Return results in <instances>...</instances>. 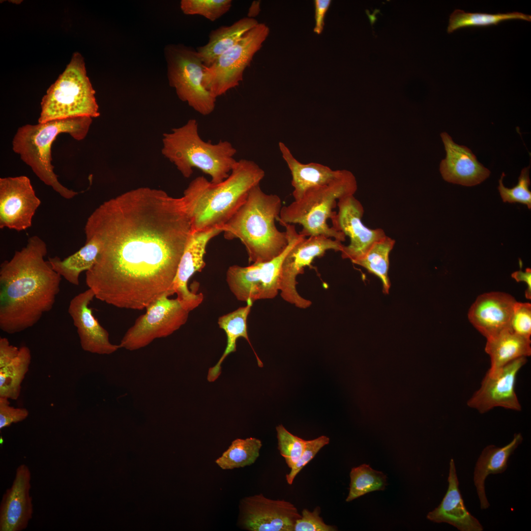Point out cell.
<instances>
[{
  "mask_svg": "<svg viewBox=\"0 0 531 531\" xmlns=\"http://www.w3.org/2000/svg\"><path fill=\"white\" fill-rule=\"evenodd\" d=\"M279 148L290 170L294 200L300 199L308 190L327 184L340 174L341 170H333L329 167L315 162L304 164L298 161L289 148L282 142Z\"/></svg>",
  "mask_w": 531,
  "mask_h": 531,
  "instance_id": "cell-24",
  "label": "cell"
},
{
  "mask_svg": "<svg viewBox=\"0 0 531 531\" xmlns=\"http://www.w3.org/2000/svg\"><path fill=\"white\" fill-rule=\"evenodd\" d=\"M164 53L169 85L179 99L202 115L212 113L216 98L203 86L205 66L197 50L182 44H170Z\"/></svg>",
  "mask_w": 531,
  "mask_h": 531,
  "instance_id": "cell-9",
  "label": "cell"
},
{
  "mask_svg": "<svg viewBox=\"0 0 531 531\" xmlns=\"http://www.w3.org/2000/svg\"><path fill=\"white\" fill-rule=\"evenodd\" d=\"M237 150L228 141L216 144L205 142L199 134L197 120L190 119L182 126L163 134L161 153L186 177L197 168L218 184L227 178L237 160Z\"/></svg>",
  "mask_w": 531,
  "mask_h": 531,
  "instance_id": "cell-5",
  "label": "cell"
},
{
  "mask_svg": "<svg viewBox=\"0 0 531 531\" xmlns=\"http://www.w3.org/2000/svg\"><path fill=\"white\" fill-rule=\"evenodd\" d=\"M530 166L524 168L521 171L518 178V182L512 188L505 187L502 183V179L505 176L504 173L499 179L498 188L504 202L520 203L526 205L529 209L531 208V192L529 190L531 181L529 177Z\"/></svg>",
  "mask_w": 531,
  "mask_h": 531,
  "instance_id": "cell-37",
  "label": "cell"
},
{
  "mask_svg": "<svg viewBox=\"0 0 531 531\" xmlns=\"http://www.w3.org/2000/svg\"><path fill=\"white\" fill-rule=\"evenodd\" d=\"M265 175L255 162L242 159L237 160L229 177L218 184L203 176L194 179L182 196L191 219L192 233L219 228L225 224Z\"/></svg>",
  "mask_w": 531,
  "mask_h": 531,
  "instance_id": "cell-3",
  "label": "cell"
},
{
  "mask_svg": "<svg viewBox=\"0 0 531 531\" xmlns=\"http://www.w3.org/2000/svg\"><path fill=\"white\" fill-rule=\"evenodd\" d=\"M344 245L338 240L324 236H302L286 255L281 266L279 291L282 298L295 307L305 309L312 304L297 292L296 278L313 260L327 250L341 252Z\"/></svg>",
  "mask_w": 531,
  "mask_h": 531,
  "instance_id": "cell-13",
  "label": "cell"
},
{
  "mask_svg": "<svg viewBox=\"0 0 531 531\" xmlns=\"http://www.w3.org/2000/svg\"><path fill=\"white\" fill-rule=\"evenodd\" d=\"M222 231L218 228L192 233L188 243L182 255L172 286L170 295L177 294L190 310L198 307L204 299L203 294H195L188 289V283L196 272L205 267L204 257L208 242Z\"/></svg>",
  "mask_w": 531,
  "mask_h": 531,
  "instance_id": "cell-18",
  "label": "cell"
},
{
  "mask_svg": "<svg viewBox=\"0 0 531 531\" xmlns=\"http://www.w3.org/2000/svg\"><path fill=\"white\" fill-rule=\"evenodd\" d=\"M252 303L220 317L218 324L224 330L227 336V345L224 353L213 367L209 369L207 380L210 382L215 381L221 374V364L225 358L236 350V341L240 337L245 339L251 346L247 332V321L250 312Z\"/></svg>",
  "mask_w": 531,
  "mask_h": 531,
  "instance_id": "cell-29",
  "label": "cell"
},
{
  "mask_svg": "<svg viewBox=\"0 0 531 531\" xmlns=\"http://www.w3.org/2000/svg\"><path fill=\"white\" fill-rule=\"evenodd\" d=\"M20 348L11 345L5 337L0 338V368L10 362L19 354Z\"/></svg>",
  "mask_w": 531,
  "mask_h": 531,
  "instance_id": "cell-43",
  "label": "cell"
},
{
  "mask_svg": "<svg viewBox=\"0 0 531 531\" xmlns=\"http://www.w3.org/2000/svg\"><path fill=\"white\" fill-rule=\"evenodd\" d=\"M92 118L79 117L24 125L18 129L13 137V150L44 184L63 198L71 199L78 192L68 189L58 180L52 164V145L61 133H68L78 141L83 140L88 132Z\"/></svg>",
  "mask_w": 531,
  "mask_h": 531,
  "instance_id": "cell-6",
  "label": "cell"
},
{
  "mask_svg": "<svg viewBox=\"0 0 531 531\" xmlns=\"http://www.w3.org/2000/svg\"><path fill=\"white\" fill-rule=\"evenodd\" d=\"M30 361V349L22 346L18 355L11 362L0 368V397L12 400L18 398L21 384L29 370Z\"/></svg>",
  "mask_w": 531,
  "mask_h": 531,
  "instance_id": "cell-31",
  "label": "cell"
},
{
  "mask_svg": "<svg viewBox=\"0 0 531 531\" xmlns=\"http://www.w3.org/2000/svg\"><path fill=\"white\" fill-rule=\"evenodd\" d=\"M331 2L330 0H315L314 1L315 25L314 31L318 34H321L324 30L325 16Z\"/></svg>",
  "mask_w": 531,
  "mask_h": 531,
  "instance_id": "cell-42",
  "label": "cell"
},
{
  "mask_svg": "<svg viewBox=\"0 0 531 531\" xmlns=\"http://www.w3.org/2000/svg\"><path fill=\"white\" fill-rule=\"evenodd\" d=\"M521 433L515 434L512 440L506 445L498 447L489 445L482 450L477 459L473 472V481L481 509L489 506L485 491V481L491 474L501 473L506 471L510 456L523 441Z\"/></svg>",
  "mask_w": 531,
  "mask_h": 531,
  "instance_id": "cell-25",
  "label": "cell"
},
{
  "mask_svg": "<svg viewBox=\"0 0 531 531\" xmlns=\"http://www.w3.org/2000/svg\"><path fill=\"white\" fill-rule=\"evenodd\" d=\"M262 446L261 441L255 438L236 439L215 463L224 470L251 465L259 456Z\"/></svg>",
  "mask_w": 531,
  "mask_h": 531,
  "instance_id": "cell-32",
  "label": "cell"
},
{
  "mask_svg": "<svg viewBox=\"0 0 531 531\" xmlns=\"http://www.w3.org/2000/svg\"><path fill=\"white\" fill-rule=\"evenodd\" d=\"M31 473L25 464L17 468L11 486L3 494L0 506V531H21L32 517L30 495Z\"/></svg>",
  "mask_w": 531,
  "mask_h": 531,
  "instance_id": "cell-21",
  "label": "cell"
},
{
  "mask_svg": "<svg viewBox=\"0 0 531 531\" xmlns=\"http://www.w3.org/2000/svg\"><path fill=\"white\" fill-rule=\"evenodd\" d=\"M84 231L100 246L86 272L88 288L102 302L138 310L170 290L192 234L183 197L146 187L103 203Z\"/></svg>",
  "mask_w": 531,
  "mask_h": 531,
  "instance_id": "cell-1",
  "label": "cell"
},
{
  "mask_svg": "<svg viewBox=\"0 0 531 531\" xmlns=\"http://www.w3.org/2000/svg\"><path fill=\"white\" fill-rule=\"evenodd\" d=\"M278 449L291 468L298 461L305 448V440L289 432L282 425L276 426Z\"/></svg>",
  "mask_w": 531,
  "mask_h": 531,
  "instance_id": "cell-36",
  "label": "cell"
},
{
  "mask_svg": "<svg viewBox=\"0 0 531 531\" xmlns=\"http://www.w3.org/2000/svg\"><path fill=\"white\" fill-rule=\"evenodd\" d=\"M357 183L354 175L343 170L340 175L329 183L311 188L302 197L282 207L277 220L282 224H299V233L304 237L324 236L341 242L345 241L343 233L327 224L335 211L336 200L354 195Z\"/></svg>",
  "mask_w": 531,
  "mask_h": 531,
  "instance_id": "cell-7",
  "label": "cell"
},
{
  "mask_svg": "<svg viewBox=\"0 0 531 531\" xmlns=\"http://www.w3.org/2000/svg\"><path fill=\"white\" fill-rule=\"evenodd\" d=\"M526 362V357H520L507 363L494 375L487 372L480 388L468 401V406L481 413L495 407L521 411L515 385L517 375Z\"/></svg>",
  "mask_w": 531,
  "mask_h": 531,
  "instance_id": "cell-17",
  "label": "cell"
},
{
  "mask_svg": "<svg viewBox=\"0 0 531 531\" xmlns=\"http://www.w3.org/2000/svg\"><path fill=\"white\" fill-rule=\"evenodd\" d=\"M8 399L0 397V429L23 421L29 415L26 409L10 406Z\"/></svg>",
  "mask_w": 531,
  "mask_h": 531,
  "instance_id": "cell-41",
  "label": "cell"
},
{
  "mask_svg": "<svg viewBox=\"0 0 531 531\" xmlns=\"http://www.w3.org/2000/svg\"><path fill=\"white\" fill-rule=\"evenodd\" d=\"M100 250L99 242L94 238L86 237L85 245L67 257H48L53 269L70 284L78 286L79 276L83 271L89 270L95 264Z\"/></svg>",
  "mask_w": 531,
  "mask_h": 531,
  "instance_id": "cell-28",
  "label": "cell"
},
{
  "mask_svg": "<svg viewBox=\"0 0 531 531\" xmlns=\"http://www.w3.org/2000/svg\"><path fill=\"white\" fill-rule=\"evenodd\" d=\"M282 207L278 195L266 194L258 185L249 191L243 205L219 228L226 239L241 241L250 263L269 261L288 244L286 231H279L275 225Z\"/></svg>",
  "mask_w": 531,
  "mask_h": 531,
  "instance_id": "cell-4",
  "label": "cell"
},
{
  "mask_svg": "<svg viewBox=\"0 0 531 531\" xmlns=\"http://www.w3.org/2000/svg\"><path fill=\"white\" fill-rule=\"evenodd\" d=\"M95 91L87 75L82 55L73 54L64 71L47 89L41 102L38 123L100 115Z\"/></svg>",
  "mask_w": 531,
  "mask_h": 531,
  "instance_id": "cell-8",
  "label": "cell"
},
{
  "mask_svg": "<svg viewBox=\"0 0 531 531\" xmlns=\"http://www.w3.org/2000/svg\"><path fill=\"white\" fill-rule=\"evenodd\" d=\"M94 297V293L90 288L79 293L70 300L68 312L76 328L83 350L93 354H110L120 347L110 342L109 333L94 316L89 306Z\"/></svg>",
  "mask_w": 531,
  "mask_h": 531,
  "instance_id": "cell-19",
  "label": "cell"
},
{
  "mask_svg": "<svg viewBox=\"0 0 531 531\" xmlns=\"http://www.w3.org/2000/svg\"><path fill=\"white\" fill-rule=\"evenodd\" d=\"M259 3L260 2L257 1H253L252 2L251 6L249 9L247 16L248 17L254 18L253 17L258 14L260 11Z\"/></svg>",
  "mask_w": 531,
  "mask_h": 531,
  "instance_id": "cell-45",
  "label": "cell"
},
{
  "mask_svg": "<svg viewBox=\"0 0 531 531\" xmlns=\"http://www.w3.org/2000/svg\"><path fill=\"white\" fill-rule=\"evenodd\" d=\"M510 20L531 22V16L519 12L492 14L466 12L462 10L456 9L450 15L447 31L448 33H451L463 28L496 26L503 21Z\"/></svg>",
  "mask_w": 531,
  "mask_h": 531,
  "instance_id": "cell-33",
  "label": "cell"
},
{
  "mask_svg": "<svg viewBox=\"0 0 531 531\" xmlns=\"http://www.w3.org/2000/svg\"><path fill=\"white\" fill-rule=\"evenodd\" d=\"M448 482L447 491L440 504L428 513L427 518L435 523H447L460 531H482V525L464 504L453 459L449 462Z\"/></svg>",
  "mask_w": 531,
  "mask_h": 531,
  "instance_id": "cell-23",
  "label": "cell"
},
{
  "mask_svg": "<svg viewBox=\"0 0 531 531\" xmlns=\"http://www.w3.org/2000/svg\"><path fill=\"white\" fill-rule=\"evenodd\" d=\"M446 151V157L440 164V170L445 181L472 186L489 177L490 171L479 163L467 147L455 143L446 132L441 134Z\"/></svg>",
  "mask_w": 531,
  "mask_h": 531,
  "instance_id": "cell-22",
  "label": "cell"
},
{
  "mask_svg": "<svg viewBox=\"0 0 531 531\" xmlns=\"http://www.w3.org/2000/svg\"><path fill=\"white\" fill-rule=\"evenodd\" d=\"M40 205L28 177L0 178V229L20 232L30 228Z\"/></svg>",
  "mask_w": 531,
  "mask_h": 531,
  "instance_id": "cell-15",
  "label": "cell"
},
{
  "mask_svg": "<svg viewBox=\"0 0 531 531\" xmlns=\"http://www.w3.org/2000/svg\"><path fill=\"white\" fill-rule=\"evenodd\" d=\"M395 243L394 239L387 236L375 242L361 258L352 262L366 269L381 281L383 292L389 293L390 282L388 277L389 256Z\"/></svg>",
  "mask_w": 531,
  "mask_h": 531,
  "instance_id": "cell-30",
  "label": "cell"
},
{
  "mask_svg": "<svg viewBox=\"0 0 531 531\" xmlns=\"http://www.w3.org/2000/svg\"><path fill=\"white\" fill-rule=\"evenodd\" d=\"M269 33L268 27L259 23L209 66H205L203 79L204 88L217 98L238 86L243 80L245 70Z\"/></svg>",
  "mask_w": 531,
  "mask_h": 531,
  "instance_id": "cell-11",
  "label": "cell"
},
{
  "mask_svg": "<svg viewBox=\"0 0 531 531\" xmlns=\"http://www.w3.org/2000/svg\"><path fill=\"white\" fill-rule=\"evenodd\" d=\"M516 301L510 295L491 292L479 295L471 306L468 318L487 340L511 329L510 322Z\"/></svg>",
  "mask_w": 531,
  "mask_h": 531,
  "instance_id": "cell-20",
  "label": "cell"
},
{
  "mask_svg": "<svg viewBox=\"0 0 531 531\" xmlns=\"http://www.w3.org/2000/svg\"><path fill=\"white\" fill-rule=\"evenodd\" d=\"M338 212L330 218L332 226L350 238V243L344 245L341 252L343 259L352 262L362 258L377 241L386 236L381 228L369 229L361 219L364 208L361 203L354 196L342 198L337 204Z\"/></svg>",
  "mask_w": 531,
  "mask_h": 531,
  "instance_id": "cell-16",
  "label": "cell"
},
{
  "mask_svg": "<svg viewBox=\"0 0 531 531\" xmlns=\"http://www.w3.org/2000/svg\"><path fill=\"white\" fill-rule=\"evenodd\" d=\"M45 241L32 236L0 266V328L15 334L34 326L50 311L60 291L61 276L44 257Z\"/></svg>",
  "mask_w": 531,
  "mask_h": 531,
  "instance_id": "cell-2",
  "label": "cell"
},
{
  "mask_svg": "<svg viewBox=\"0 0 531 531\" xmlns=\"http://www.w3.org/2000/svg\"><path fill=\"white\" fill-rule=\"evenodd\" d=\"M300 517L291 502L271 500L260 494L240 501L237 525L249 531H294Z\"/></svg>",
  "mask_w": 531,
  "mask_h": 531,
  "instance_id": "cell-14",
  "label": "cell"
},
{
  "mask_svg": "<svg viewBox=\"0 0 531 531\" xmlns=\"http://www.w3.org/2000/svg\"><path fill=\"white\" fill-rule=\"evenodd\" d=\"M485 351L491 359L487 373L492 375L510 362L531 355V340L506 330L487 340Z\"/></svg>",
  "mask_w": 531,
  "mask_h": 531,
  "instance_id": "cell-27",
  "label": "cell"
},
{
  "mask_svg": "<svg viewBox=\"0 0 531 531\" xmlns=\"http://www.w3.org/2000/svg\"><path fill=\"white\" fill-rule=\"evenodd\" d=\"M288 238L286 248L272 260L253 263L247 266L234 265L226 272L228 286L239 301L251 302L260 299H272L279 291L282 263L295 243L303 236L294 225L283 224Z\"/></svg>",
  "mask_w": 531,
  "mask_h": 531,
  "instance_id": "cell-10",
  "label": "cell"
},
{
  "mask_svg": "<svg viewBox=\"0 0 531 531\" xmlns=\"http://www.w3.org/2000/svg\"><path fill=\"white\" fill-rule=\"evenodd\" d=\"M168 292L151 303L125 333L119 345L130 351L145 347L156 338L165 337L187 322L191 311L177 298L170 299Z\"/></svg>",
  "mask_w": 531,
  "mask_h": 531,
  "instance_id": "cell-12",
  "label": "cell"
},
{
  "mask_svg": "<svg viewBox=\"0 0 531 531\" xmlns=\"http://www.w3.org/2000/svg\"><path fill=\"white\" fill-rule=\"evenodd\" d=\"M511 330L520 335L530 339L531 335V304L516 301L511 319Z\"/></svg>",
  "mask_w": 531,
  "mask_h": 531,
  "instance_id": "cell-40",
  "label": "cell"
},
{
  "mask_svg": "<svg viewBox=\"0 0 531 531\" xmlns=\"http://www.w3.org/2000/svg\"><path fill=\"white\" fill-rule=\"evenodd\" d=\"M231 0H182L180 7L186 15H199L213 22L228 12Z\"/></svg>",
  "mask_w": 531,
  "mask_h": 531,
  "instance_id": "cell-35",
  "label": "cell"
},
{
  "mask_svg": "<svg viewBox=\"0 0 531 531\" xmlns=\"http://www.w3.org/2000/svg\"><path fill=\"white\" fill-rule=\"evenodd\" d=\"M511 277L517 282L523 281L527 285V288L525 292V296L528 299L531 298V269L530 268H526L525 271L522 270L515 271L512 273Z\"/></svg>",
  "mask_w": 531,
  "mask_h": 531,
  "instance_id": "cell-44",
  "label": "cell"
},
{
  "mask_svg": "<svg viewBox=\"0 0 531 531\" xmlns=\"http://www.w3.org/2000/svg\"><path fill=\"white\" fill-rule=\"evenodd\" d=\"M329 442V439L325 436H321L316 439L306 441L304 450L296 464L291 468V471L286 475L287 483L292 485L297 474L313 459L320 449Z\"/></svg>",
  "mask_w": 531,
  "mask_h": 531,
  "instance_id": "cell-38",
  "label": "cell"
},
{
  "mask_svg": "<svg viewBox=\"0 0 531 531\" xmlns=\"http://www.w3.org/2000/svg\"><path fill=\"white\" fill-rule=\"evenodd\" d=\"M259 24L254 18L240 19L232 25L212 30L207 43L197 49L205 66H208L220 55L237 44L251 29Z\"/></svg>",
  "mask_w": 531,
  "mask_h": 531,
  "instance_id": "cell-26",
  "label": "cell"
},
{
  "mask_svg": "<svg viewBox=\"0 0 531 531\" xmlns=\"http://www.w3.org/2000/svg\"><path fill=\"white\" fill-rule=\"evenodd\" d=\"M321 508L316 506L313 511L307 509L302 510L301 517L297 519L294 531H336V526L326 524L320 516Z\"/></svg>",
  "mask_w": 531,
  "mask_h": 531,
  "instance_id": "cell-39",
  "label": "cell"
},
{
  "mask_svg": "<svg viewBox=\"0 0 531 531\" xmlns=\"http://www.w3.org/2000/svg\"><path fill=\"white\" fill-rule=\"evenodd\" d=\"M350 477L349 492L346 499L347 502L373 491H383L388 484L386 474L373 469L365 464L353 468Z\"/></svg>",
  "mask_w": 531,
  "mask_h": 531,
  "instance_id": "cell-34",
  "label": "cell"
}]
</instances>
